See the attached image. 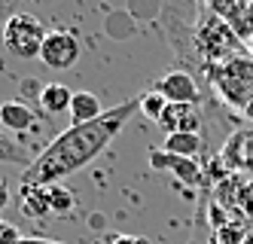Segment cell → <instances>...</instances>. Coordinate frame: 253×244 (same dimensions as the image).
Masks as SVG:
<instances>
[{"label":"cell","instance_id":"1","mask_svg":"<svg viewBox=\"0 0 253 244\" xmlns=\"http://www.w3.org/2000/svg\"><path fill=\"white\" fill-rule=\"evenodd\" d=\"M134 110H140V95L113 107V110H107L95 122L70 125L67 131H61L22 171V186H55L64 177L83 171L88 162L98 159L113 144V138L122 131V125L134 116Z\"/></svg>","mask_w":253,"mask_h":244},{"label":"cell","instance_id":"2","mask_svg":"<svg viewBox=\"0 0 253 244\" xmlns=\"http://www.w3.org/2000/svg\"><path fill=\"white\" fill-rule=\"evenodd\" d=\"M195 37H198V52H202L208 61H213V64L247 58L244 40L223 22L220 15H213L208 6H205L202 15H198V34Z\"/></svg>","mask_w":253,"mask_h":244},{"label":"cell","instance_id":"3","mask_svg":"<svg viewBox=\"0 0 253 244\" xmlns=\"http://www.w3.org/2000/svg\"><path fill=\"white\" fill-rule=\"evenodd\" d=\"M46 37H49V31L31 12H15L3 25V46L15 58H40Z\"/></svg>","mask_w":253,"mask_h":244},{"label":"cell","instance_id":"4","mask_svg":"<svg viewBox=\"0 0 253 244\" xmlns=\"http://www.w3.org/2000/svg\"><path fill=\"white\" fill-rule=\"evenodd\" d=\"M80 55H83V46L70 31H49L43 52H40V61L52 70H70L80 61Z\"/></svg>","mask_w":253,"mask_h":244},{"label":"cell","instance_id":"5","mask_svg":"<svg viewBox=\"0 0 253 244\" xmlns=\"http://www.w3.org/2000/svg\"><path fill=\"white\" fill-rule=\"evenodd\" d=\"M153 92H159L168 104H198L202 101V92H198L195 80L189 70H168L162 80L153 83Z\"/></svg>","mask_w":253,"mask_h":244},{"label":"cell","instance_id":"6","mask_svg":"<svg viewBox=\"0 0 253 244\" xmlns=\"http://www.w3.org/2000/svg\"><path fill=\"white\" fill-rule=\"evenodd\" d=\"M150 165L156 168V171H165V174H171L174 180L186 183V186H202V180H205V168L195 159L174 156V153H165V149H153Z\"/></svg>","mask_w":253,"mask_h":244},{"label":"cell","instance_id":"7","mask_svg":"<svg viewBox=\"0 0 253 244\" xmlns=\"http://www.w3.org/2000/svg\"><path fill=\"white\" fill-rule=\"evenodd\" d=\"M156 125L165 135H198V128H202L198 104H168Z\"/></svg>","mask_w":253,"mask_h":244},{"label":"cell","instance_id":"8","mask_svg":"<svg viewBox=\"0 0 253 244\" xmlns=\"http://www.w3.org/2000/svg\"><path fill=\"white\" fill-rule=\"evenodd\" d=\"M205 6H208L213 15H220L244 43H250L253 25H250V18H247V3H244V0H205Z\"/></svg>","mask_w":253,"mask_h":244},{"label":"cell","instance_id":"9","mask_svg":"<svg viewBox=\"0 0 253 244\" xmlns=\"http://www.w3.org/2000/svg\"><path fill=\"white\" fill-rule=\"evenodd\" d=\"M37 113L22 101H3L0 104V128L3 131H31L37 128Z\"/></svg>","mask_w":253,"mask_h":244},{"label":"cell","instance_id":"10","mask_svg":"<svg viewBox=\"0 0 253 244\" xmlns=\"http://www.w3.org/2000/svg\"><path fill=\"white\" fill-rule=\"evenodd\" d=\"M104 113H107V110L101 107L98 95H92V92H74V101H70V119H74V125L95 122Z\"/></svg>","mask_w":253,"mask_h":244},{"label":"cell","instance_id":"11","mask_svg":"<svg viewBox=\"0 0 253 244\" xmlns=\"http://www.w3.org/2000/svg\"><path fill=\"white\" fill-rule=\"evenodd\" d=\"M70 101H74V92L61 83H49L40 92V107L46 110L49 116H58V113H70Z\"/></svg>","mask_w":253,"mask_h":244},{"label":"cell","instance_id":"12","mask_svg":"<svg viewBox=\"0 0 253 244\" xmlns=\"http://www.w3.org/2000/svg\"><path fill=\"white\" fill-rule=\"evenodd\" d=\"M52 211L49 204V190L46 186H22V214L31 220H40Z\"/></svg>","mask_w":253,"mask_h":244},{"label":"cell","instance_id":"13","mask_svg":"<svg viewBox=\"0 0 253 244\" xmlns=\"http://www.w3.org/2000/svg\"><path fill=\"white\" fill-rule=\"evenodd\" d=\"M162 149H165V153H174V156L195 159L205 149V141L198 138V135H168L165 144H162Z\"/></svg>","mask_w":253,"mask_h":244},{"label":"cell","instance_id":"14","mask_svg":"<svg viewBox=\"0 0 253 244\" xmlns=\"http://www.w3.org/2000/svg\"><path fill=\"white\" fill-rule=\"evenodd\" d=\"M0 162H15V165H31L34 159L28 156V149L22 146V144H15L3 128H0Z\"/></svg>","mask_w":253,"mask_h":244},{"label":"cell","instance_id":"15","mask_svg":"<svg viewBox=\"0 0 253 244\" xmlns=\"http://www.w3.org/2000/svg\"><path fill=\"white\" fill-rule=\"evenodd\" d=\"M244 238H247V229L241 220H226L223 226H216V235H213L216 244H244Z\"/></svg>","mask_w":253,"mask_h":244},{"label":"cell","instance_id":"16","mask_svg":"<svg viewBox=\"0 0 253 244\" xmlns=\"http://www.w3.org/2000/svg\"><path fill=\"white\" fill-rule=\"evenodd\" d=\"M165 107H168V101L162 98L159 92H153V89L140 95V113H143V116H150L153 122H159V119H162V113H165Z\"/></svg>","mask_w":253,"mask_h":244},{"label":"cell","instance_id":"17","mask_svg":"<svg viewBox=\"0 0 253 244\" xmlns=\"http://www.w3.org/2000/svg\"><path fill=\"white\" fill-rule=\"evenodd\" d=\"M49 190V204H52V211L55 214H67L70 208H74V193L67 190V186H61V183H55V186H46Z\"/></svg>","mask_w":253,"mask_h":244},{"label":"cell","instance_id":"18","mask_svg":"<svg viewBox=\"0 0 253 244\" xmlns=\"http://www.w3.org/2000/svg\"><path fill=\"white\" fill-rule=\"evenodd\" d=\"M238 208H241L244 217H253V183L241 190V195H238Z\"/></svg>","mask_w":253,"mask_h":244},{"label":"cell","instance_id":"19","mask_svg":"<svg viewBox=\"0 0 253 244\" xmlns=\"http://www.w3.org/2000/svg\"><path fill=\"white\" fill-rule=\"evenodd\" d=\"M110 244H153L150 238H140V235H113Z\"/></svg>","mask_w":253,"mask_h":244},{"label":"cell","instance_id":"20","mask_svg":"<svg viewBox=\"0 0 253 244\" xmlns=\"http://www.w3.org/2000/svg\"><path fill=\"white\" fill-rule=\"evenodd\" d=\"M6 204H9V186H6L3 180H0V211H3Z\"/></svg>","mask_w":253,"mask_h":244},{"label":"cell","instance_id":"21","mask_svg":"<svg viewBox=\"0 0 253 244\" xmlns=\"http://www.w3.org/2000/svg\"><path fill=\"white\" fill-rule=\"evenodd\" d=\"M19 244H67V241H49V238H22Z\"/></svg>","mask_w":253,"mask_h":244},{"label":"cell","instance_id":"22","mask_svg":"<svg viewBox=\"0 0 253 244\" xmlns=\"http://www.w3.org/2000/svg\"><path fill=\"white\" fill-rule=\"evenodd\" d=\"M244 244H253V232H247V238H244Z\"/></svg>","mask_w":253,"mask_h":244},{"label":"cell","instance_id":"23","mask_svg":"<svg viewBox=\"0 0 253 244\" xmlns=\"http://www.w3.org/2000/svg\"><path fill=\"white\" fill-rule=\"evenodd\" d=\"M247 46H250V52H253V37H250V43H247Z\"/></svg>","mask_w":253,"mask_h":244}]
</instances>
